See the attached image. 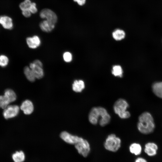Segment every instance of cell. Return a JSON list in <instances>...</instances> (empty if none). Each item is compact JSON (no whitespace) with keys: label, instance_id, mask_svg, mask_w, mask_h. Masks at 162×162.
<instances>
[{"label":"cell","instance_id":"cell-1","mask_svg":"<svg viewBox=\"0 0 162 162\" xmlns=\"http://www.w3.org/2000/svg\"><path fill=\"white\" fill-rule=\"evenodd\" d=\"M137 127L139 131L144 134L152 133L155 128V125L153 118L150 113L145 112L139 116Z\"/></svg>","mask_w":162,"mask_h":162},{"label":"cell","instance_id":"cell-2","mask_svg":"<svg viewBox=\"0 0 162 162\" xmlns=\"http://www.w3.org/2000/svg\"><path fill=\"white\" fill-rule=\"evenodd\" d=\"M129 107L127 102L124 99L120 98L115 103L113 106L115 113L122 119H126L130 116V112L127 110Z\"/></svg>","mask_w":162,"mask_h":162},{"label":"cell","instance_id":"cell-3","mask_svg":"<svg viewBox=\"0 0 162 162\" xmlns=\"http://www.w3.org/2000/svg\"><path fill=\"white\" fill-rule=\"evenodd\" d=\"M121 139L114 134L109 135L106 139L104 143L105 148L107 150L116 152L121 147Z\"/></svg>","mask_w":162,"mask_h":162},{"label":"cell","instance_id":"cell-4","mask_svg":"<svg viewBox=\"0 0 162 162\" xmlns=\"http://www.w3.org/2000/svg\"><path fill=\"white\" fill-rule=\"evenodd\" d=\"M105 113V108L101 107H93L89 113L88 119L89 122L93 125L96 124L102 118Z\"/></svg>","mask_w":162,"mask_h":162},{"label":"cell","instance_id":"cell-5","mask_svg":"<svg viewBox=\"0 0 162 162\" xmlns=\"http://www.w3.org/2000/svg\"><path fill=\"white\" fill-rule=\"evenodd\" d=\"M74 146L78 153L83 157H86L89 154L91 150L90 146L86 140L82 138Z\"/></svg>","mask_w":162,"mask_h":162},{"label":"cell","instance_id":"cell-6","mask_svg":"<svg viewBox=\"0 0 162 162\" xmlns=\"http://www.w3.org/2000/svg\"><path fill=\"white\" fill-rule=\"evenodd\" d=\"M20 110L19 106L16 105H9L4 109L3 114L5 118L8 119L16 116Z\"/></svg>","mask_w":162,"mask_h":162},{"label":"cell","instance_id":"cell-7","mask_svg":"<svg viewBox=\"0 0 162 162\" xmlns=\"http://www.w3.org/2000/svg\"><path fill=\"white\" fill-rule=\"evenodd\" d=\"M60 136L61 139L66 143L74 145L79 142L83 138L72 135L66 131L62 132Z\"/></svg>","mask_w":162,"mask_h":162},{"label":"cell","instance_id":"cell-8","mask_svg":"<svg viewBox=\"0 0 162 162\" xmlns=\"http://www.w3.org/2000/svg\"><path fill=\"white\" fill-rule=\"evenodd\" d=\"M40 17L43 19H46L55 24L57 21V17L56 14L52 10L49 9L42 10L40 13Z\"/></svg>","mask_w":162,"mask_h":162},{"label":"cell","instance_id":"cell-9","mask_svg":"<svg viewBox=\"0 0 162 162\" xmlns=\"http://www.w3.org/2000/svg\"><path fill=\"white\" fill-rule=\"evenodd\" d=\"M158 146L155 143L148 142L145 145L144 151L148 156L153 157L156 156L158 152Z\"/></svg>","mask_w":162,"mask_h":162},{"label":"cell","instance_id":"cell-10","mask_svg":"<svg viewBox=\"0 0 162 162\" xmlns=\"http://www.w3.org/2000/svg\"><path fill=\"white\" fill-rule=\"evenodd\" d=\"M26 40L28 47L32 49L38 48L41 44V40L40 37L36 35L27 38Z\"/></svg>","mask_w":162,"mask_h":162},{"label":"cell","instance_id":"cell-11","mask_svg":"<svg viewBox=\"0 0 162 162\" xmlns=\"http://www.w3.org/2000/svg\"><path fill=\"white\" fill-rule=\"evenodd\" d=\"M0 24L6 29L11 30L14 27L12 18L7 16L2 15L0 16Z\"/></svg>","mask_w":162,"mask_h":162},{"label":"cell","instance_id":"cell-12","mask_svg":"<svg viewBox=\"0 0 162 162\" xmlns=\"http://www.w3.org/2000/svg\"><path fill=\"white\" fill-rule=\"evenodd\" d=\"M29 67L32 69L36 79H40L44 75V72L42 67L38 65L33 62L31 63Z\"/></svg>","mask_w":162,"mask_h":162},{"label":"cell","instance_id":"cell-13","mask_svg":"<svg viewBox=\"0 0 162 162\" xmlns=\"http://www.w3.org/2000/svg\"><path fill=\"white\" fill-rule=\"evenodd\" d=\"M20 109L26 115H29L32 113L34 110V106L32 102L30 100H26L22 103Z\"/></svg>","mask_w":162,"mask_h":162},{"label":"cell","instance_id":"cell-14","mask_svg":"<svg viewBox=\"0 0 162 162\" xmlns=\"http://www.w3.org/2000/svg\"><path fill=\"white\" fill-rule=\"evenodd\" d=\"M55 27L54 23L46 20L42 21L40 24V28L42 31L46 32L52 31Z\"/></svg>","mask_w":162,"mask_h":162},{"label":"cell","instance_id":"cell-15","mask_svg":"<svg viewBox=\"0 0 162 162\" xmlns=\"http://www.w3.org/2000/svg\"><path fill=\"white\" fill-rule=\"evenodd\" d=\"M129 150L131 153L135 156H139L141 154L142 148L141 145L137 143H133L129 147Z\"/></svg>","mask_w":162,"mask_h":162},{"label":"cell","instance_id":"cell-16","mask_svg":"<svg viewBox=\"0 0 162 162\" xmlns=\"http://www.w3.org/2000/svg\"><path fill=\"white\" fill-rule=\"evenodd\" d=\"M85 87V83L81 80H75L72 85L73 90L76 92H81Z\"/></svg>","mask_w":162,"mask_h":162},{"label":"cell","instance_id":"cell-17","mask_svg":"<svg viewBox=\"0 0 162 162\" xmlns=\"http://www.w3.org/2000/svg\"><path fill=\"white\" fill-rule=\"evenodd\" d=\"M24 74L27 79L31 82H34L36 79L34 73L29 66H26L23 70Z\"/></svg>","mask_w":162,"mask_h":162},{"label":"cell","instance_id":"cell-18","mask_svg":"<svg viewBox=\"0 0 162 162\" xmlns=\"http://www.w3.org/2000/svg\"><path fill=\"white\" fill-rule=\"evenodd\" d=\"M12 158L14 162H23L26 159V155L22 151H16L13 154Z\"/></svg>","mask_w":162,"mask_h":162},{"label":"cell","instance_id":"cell-19","mask_svg":"<svg viewBox=\"0 0 162 162\" xmlns=\"http://www.w3.org/2000/svg\"><path fill=\"white\" fill-rule=\"evenodd\" d=\"M4 96L10 103L14 101L16 99V95L14 92L10 89H6L4 91Z\"/></svg>","mask_w":162,"mask_h":162},{"label":"cell","instance_id":"cell-20","mask_svg":"<svg viewBox=\"0 0 162 162\" xmlns=\"http://www.w3.org/2000/svg\"><path fill=\"white\" fill-rule=\"evenodd\" d=\"M152 90L155 95L162 98V82L154 83L152 86Z\"/></svg>","mask_w":162,"mask_h":162},{"label":"cell","instance_id":"cell-21","mask_svg":"<svg viewBox=\"0 0 162 162\" xmlns=\"http://www.w3.org/2000/svg\"><path fill=\"white\" fill-rule=\"evenodd\" d=\"M113 38L117 40H119L123 39L125 36V33L123 30L117 29L112 33Z\"/></svg>","mask_w":162,"mask_h":162},{"label":"cell","instance_id":"cell-22","mask_svg":"<svg viewBox=\"0 0 162 162\" xmlns=\"http://www.w3.org/2000/svg\"><path fill=\"white\" fill-rule=\"evenodd\" d=\"M9 59L6 55L1 54L0 55V66L4 68L6 67L8 64Z\"/></svg>","mask_w":162,"mask_h":162},{"label":"cell","instance_id":"cell-23","mask_svg":"<svg viewBox=\"0 0 162 162\" xmlns=\"http://www.w3.org/2000/svg\"><path fill=\"white\" fill-rule=\"evenodd\" d=\"M122 70L121 67L119 65H115L112 68V74L115 76H122Z\"/></svg>","mask_w":162,"mask_h":162},{"label":"cell","instance_id":"cell-24","mask_svg":"<svg viewBox=\"0 0 162 162\" xmlns=\"http://www.w3.org/2000/svg\"><path fill=\"white\" fill-rule=\"evenodd\" d=\"M32 2L30 0H25L20 4L19 7L22 11L29 10Z\"/></svg>","mask_w":162,"mask_h":162},{"label":"cell","instance_id":"cell-25","mask_svg":"<svg viewBox=\"0 0 162 162\" xmlns=\"http://www.w3.org/2000/svg\"><path fill=\"white\" fill-rule=\"evenodd\" d=\"M10 104L4 95L0 96V108L4 109L8 106Z\"/></svg>","mask_w":162,"mask_h":162},{"label":"cell","instance_id":"cell-26","mask_svg":"<svg viewBox=\"0 0 162 162\" xmlns=\"http://www.w3.org/2000/svg\"><path fill=\"white\" fill-rule=\"evenodd\" d=\"M63 58L64 61L67 63L70 62L72 60V56L69 52H65L63 54Z\"/></svg>","mask_w":162,"mask_h":162},{"label":"cell","instance_id":"cell-27","mask_svg":"<svg viewBox=\"0 0 162 162\" xmlns=\"http://www.w3.org/2000/svg\"><path fill=\"white\" fill-rule=\"evenodd\" d=\"M29 10L32 13L35 14L37 12L38 9L36 8L35 3L34 2L32 3Z\"/></svg>","mask_w":162,"mask_h":162},{"label":"cell","instance_id":"cell-28","mask_svg":"<svg viewBox=\"0 0 162 162\" xmlns=\"http://www.w3.org/2000/svg\"><path fill=\"white\" fill-rule=\"evenodd\" d=\"M22 13L25 17H28L30 16L32 13L29 10H27L22 11Z\"/></svg>","mask_w":162,"mask_h":162},{"label":"cell","instance_id":"cell-29","mask_svg":"<svg viewBox=\"0 0 162 162\" xmlns=\"http://www.w3.org/2000/svg\"><path fill=\"white\" fill-rule=\"evenodd\" d=\"M134 162H148V161L145 158L141 157H139L135 159Z\"/></svg>","mask_w":162,"mask_h":162},{"label":"cell","instance_id":"cell-30","mask_svg":"<svg viewBox=\"0 0 162 162\" xmlns=\"http://www.w3.org/2000/svg\"><path fill=\"white\" fill-rule=\"evenodd\" d=\"M75 2L80 6H82L84 5L86 2V0H73Z\"/></svg>","mask_w":162,"mask_h":162},{"label":"cell","instance_id":"cell-31","mask_svg":"<svg viewBox=\"0 0 162 162\" xmlns=\"http://www.w3.org/2000/svg\"><path fill=\"white\" fill-rule=\"evenodd\" d=\"M33 62L36 64L43 67V64L42 63L40 60L36 59L34 60Z\"/></svg>","mask_w":162,"mask_h":162}]
</instances>
